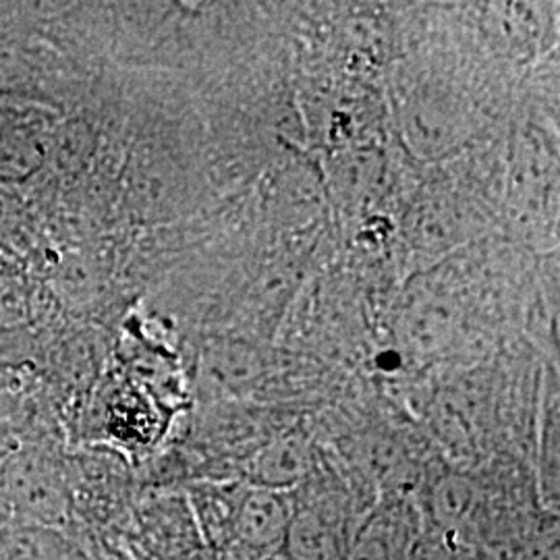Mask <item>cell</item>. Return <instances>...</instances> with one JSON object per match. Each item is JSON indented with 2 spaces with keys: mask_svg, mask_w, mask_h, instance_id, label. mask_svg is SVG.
Masks as SVG:
<instances>
[{
  "mask_svg": "<svg viewBox=\"0 0 560 560\" xmlns=\"http://www.w3.org/2000/svg\"><path fill=\"white\" fill-rule=\"evenodd\" d=\"M307 451L300 439H282L270 442L260 451L249 467L254 488H264L272 492H287L298 486L307 474Z\"/></svg>",
  "mask_w": 560,
  "mask_h": 560,
  "instance_id": "5",
  "label": "cell"
},
{
  "mask_svg": "<svg viewBox=\"0 0 560 560\" xmlns=\"http://www.w3.org/2000/svg\"><path fill=\"white\" fill-rule=\"evenodd\" d=\"M0 492L25 525L52 529L67 517V492L55 465L38 453H20L0 474Z\"/></svg>",
  "mask_w": 560,
  "mask_h": 560,
  "instance_id": "1",
  "label": "cell"
},
{
  "mask_svg": "<svg viewBox=\"0 0 560 560\" xmlns=\"http://www.w3.org/2000/svg\"><path fill=\"white\" fill-rule=\"evenodd\" d=\"M50 156V143L36 125L0 122V183L15 185L38 175Z\"/></svg>",
  "mask_w": 560,
  "mask_h": 560,
  "instance_id": "4",
  "label": "cell"
},
{
  "mask_svg": "<svg viewBox=\"0 0 560 560\" xmlns=\"http://www.w3.org/2000/svg\"><path fill=\"white\" fill-rule=\"evenodd\" d=\"M407 129L413 143H418L421 150H441L451 140V127L448 120L439 110H430L425 106H418L409 119Z\"/></svg>",
  "mask_w": 560,
  "mask_h": 560,
  "instance_id": "8",
  "label": "cell"
},
{
  "mask_svg": "<svg viewBox=\"0 0 560 560\" xmlns=\"http://www.w3.org/2000/svg\"><path fill=\"white\" fill-rule=\"evenodd\" d=\"M27 314V291L15 272H0V324H15Z\"/></svg>",
  "mask_w": 560,
  "mask_h": 560,
  "instance_id": "10",
  "label": "cell"
},
{
  "mask_svg": "<svg viewBox=\"0 0 560 560\" xmlns=\"http://www.w3.org/2000/svg\"><path fill=\"white\" fill-rule=\"evenodd\" d=\"M405 560H451L436 544H418Z\"/></svg>",
  "mask_w": 560,
  "mask_h": 560,
  "instance_id": "11",
  "label": "cell"
},
{
  "mask_svg": "<svg viewBox=\"0 0 560 560\" xmlns=\"http://www.w3.org/2000/svg\"><path fill=\"white\" fill-rule=\"evenodd\" d=\"M18 217L15 212V201L11 200L7 194L0 191V229L11 226V221Z\"/></svg>",
  "mask_w": 560,
  "mask_h": 560,
  "instance_id": "12",
  "label": "cell"
},
{
  "mask_svg": "<svg viewBox=\"0 0 560 560\" xmlns=\"http://www.w3.org/2000/svg\"><path fill=\"white\" fill-rule=\"evenodd\" d=\"M206 372L221 384H241L247 381L254 372V361L252 355L245 353L240 347L235 349H219L208 355Z\"/></svg>",
  "mask_w": 560,
  "mask_h": 560,
  "instance_id": "9",
  "label": "cell"
},
{
  "mask_svg": "<svg viewBox=\"0 0 560 560\" xmlns=\"http://www.w3.org/2000/svg\"><path fill=\"white\" fill-rule=\"evenodd\" d=\"M397 555L390 527L381 521H372L355 534L342 560H399Z\"/></svg>",
  "mask_w": 560,
  "mask_h": 560,
  "instance_id": "7",
  "label": "cell"
},
{
  "mask_svg": "<svg viewBox=\"0 0 560 560\" xmlns=\"http://www.w3.org/2000/svg\"><path fill=\"white\" fill-rule=\"evenodd\" d=\"M480 506V490L467 478L451 476L442 480L432 494V513L442 527L459 532L476 520Z\"/></svg>",
  "mask_w": 560,
  "mask_h": 560,
  "instance_id": "6",
  "label": "cell"
},
{
  "mask_svg": "<svg viewBox=\"0 0 560 560\" xmlns=\"http://www.w3.org/2000/svg\"><path fill=\"white\" fill-rule=\"evenodd\" d=\"M339 525L320 506H293L280 552L287 560H342Z\"/></svg>",
  "mask_w": 560,
  "mask_h": 560,
  "instance_id": "3",
  "label": "cell"
},
{
  "mask_svg": "<svg viewBox=\"0 0 560 560\" xmlns=\"http://www.w3.org/2000/svg\"><path fill=\"white\" fill-rule=\"evenodd\" d=\"M291 504L282 492L252 488L233 513V532L243 548L256 555L280 552L291 520Z\"/></svg>",
  "mask_w": 560,
  "mask_h": 560,
  "instance_id": "2",
  "label": "cell"
}]
</instances>
